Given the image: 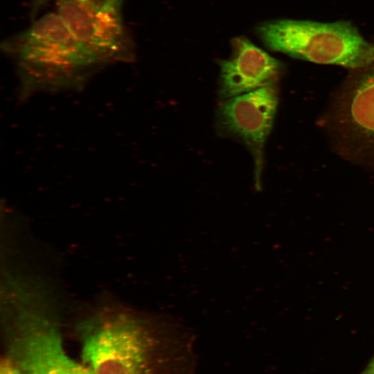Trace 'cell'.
I'll return each mask as SVG.
<instances>
[{
    "instance_id": "1",
    "label": "cell",
    "mask_w": 374,
    "mask_h": 374,
    "mask_svg": "<svg viewBox=\"0 0 374 374\" xmlns=\"http://www.w3.org/2000/svg\"><path fill=\"white\" fill-rule=\"evenodd\" d=\"M73 330L93 374H190L192 338L170 317L106 301L84 311Z\"/></svg>"
},
{
    "instance_id": "2",
    "label": "cell",
    "mask_w": 374,
    "mask_h": 374,
    "mask_svg": "<svg viewBox=\"0 0 374 374\" xmlns=\"http://www.w3.org/2000/svg\"><path fill=\"white\" fill-rule=\"evenodd\" d=\"M2 306L5 356L22 374H93L66 353L55 301L44 284L12 287Z\"/></svg>"
},
{
    "instance_id": "3",
    "label": "cell",
    "mask_w": 374,
    "mask_h": 374,
    "mask_svg": "<svg viewBox=\"0 0 374 374\" xmlns=\"http://www.w3.org/2000/svg\"><path fill=\"white\" fill-rule=\"evenodd\" d=\"M1 49L13 63L25 96L82 89L104 67L82 48L56 12L6 39Z\"/></svg>"
},
{
    "instance_id": "4",
    "label": "cell",
    "mask_w": 374,
    "mask_h": 374,
    "mask_svg": "<svg viewBox=\"0 0 374 374\" xmlns=\"http://www.w3.org/2000/svg\"><path fill=\"white\" fill-rule=\"evenodd\" d=\"M256 33L267 48L314 63L362 68L374 61V45L348 21L277 19Z\"/></svg>"
},
{
    "instance_id": "5",
    "label": "cell",
    "mask_w": 374,
    "mask_h": 374,
    "mask_svg": "<svg viewBox=\"0 0 374 374\" xmlns=\"http://www.w3.org/2000/svg\"><path fill=\"white\" fill-rule=\"evenodd\" d=\"M56 12L82 48L103 66L134 61L121 8L108 0H57Z\"/></svg>"
},
{
    "instance_id": "6",
    "label": "cell",
    "mask_w": 374,
    "mask_h": 374,
    "mask_svg": "<svg viewBox=\"0 0 374 374\" xmlns=\"http://www.w3.org/2000/svg\"><path fill=\"white\" fill-rule=\"evenodd\" d=\"M277 102L276 87L270 84L223 100L216 112L218 132L240 141L251 152L257 185L260 182L264 145L272 127Z\"/></svg>"
},
{
    "instance_id": "7",
    "label": "cell",
    "mask_w": 374,
    "mask_h": 374,
    "mask_svg": "<svg viewBox=\"0 0 374 374\" xmlns=\"http://www.w3.org/2000/svg\"><path fill=\"white\" fill-rule=\"evenodd\" d=\"M231 54L218 61V96L221 100L274 84L282 65L244 36L231 42Z\"/></svg>"
},
{
    "instance_id": "8",
    "label": "cell",
    "mask_w": 374,
    "mask_h": 374,
    "mask_svg": "<svg viewBox=\"0 0 374 374\" xmlns=\"http://www.w3.org/2000/svg\"><path fill=\"white\" fill-rule=\"evenodd\" d=\"M365 67L349 94L345 111L355 132L374 142V61Z\"/></svg>"
},
{
    "instance_id": "9",
    "label": "cell",
    "mask_w": 374,
    "mask_h": 374,
    "mask_svg": "<svg viewBox=\"0 0 374 374\" xmlns=\"http://www.w3.org/2000/svg\"><path fill=\"white\" fill-rule=\"evenodd\" d=\"M0 374H22L18 368L6 356L2 358Z\"/></svg>"
},
{
    "instance_id": "10",
    "label": "cell",
    "mask_w": 374,
    "mask_h": 374,
    "mask_svg": "<svg viewBox=\"0 0 374 374\" xmlns=\"http://www.w3.org/2000/svg\"><path fill=\"white\" fill-rule=\"evenodd\" d=\"M359 374H374V357L367 366Z\"/></svg>"
},
{
    "instance_id": "11",
    "label": "cell",
    "mask_w": 374,
    "mask_h": 374,
    "mask_svg": "<svg viewBox=\"0 0 374 374\" xmlns=\"http://www.w3.org/2000/svg\"><path fill=\"white\" fill-rule=\"evenodd\" d=\"M109 2H111L114 6L121 8H122V4L123 0H108Z\"/></svg>"
}]
</instances>
